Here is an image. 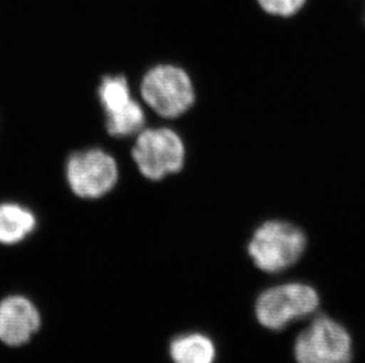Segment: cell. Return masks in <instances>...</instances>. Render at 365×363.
I'll use <instances>...</instances> for the list:
<instances>
[{
    "label": "cell",
    "instance_id": "2",
    "mask_svg": "<svg viewBox=\"0 0 365 363\" xmlns=\"http://www.w3.org/2000/svg\"><path fill=\"white\" fill-rule=\"evenodd\" d=\"M319 294L304 282H286L262 291L255 300L258 322L271 330H282L297 320L312 315L319 305Z\"/></svg>",
    "mask_w": 365,
    "mask_h": 363
},
{
    "label": "cell",
    "instance_id": "12",
    "mask_svg": "<svg viewBox=\"0 0 365 363\" xmlns=\"http://www.w3.org/2000/svg\"><path fill=\"white\" fill-rule=\"evenodd\" d=\"M364 21H365V12H364Z\"/></svg>",
    "mask_w": 365,
    "mask_h": 363
},
{
    "label": "cell",
    "instance_id": "8",
    "mask_svg": "<svg viewBox=\"0 0 365 363\" xmlns=\"http://www.w3.org/2000/svg\"><path fill=\"white\" fill-rule=\"evenodd\" d=\"M41 323L35 305L23 296H11L0 303V340L21 346L35 334Z\"/></svg>",
    "mask_w": 365,
    "mask_h": 363
},
{
    "label": "cell",
    "instance_id": "9",
    "mask_svg": "<svg viewBox=\"0 0 365 363\" xmlns=\"http://www.w3.org/2000/svg\"><path fill=\"white\" fill-rule=\"evenodd\" d=\"M169 354L174 363H214L217 347L213 340L203 332H186L173 340Z\"/></svg>",
    "mask_w": 365,
    "mask_h": 363
},
{
    "label": "cell",
    "instance_id": "10",
    "mask_svg": "<svg viewBox=\"0 0 365 363\" xmlns=\"http://www.w3.org/2000/svg\"><path fill=\"white\" fill-rule=\"evenodd\" d=\"M36 216L17 203L0 204V243L16 244L35 230Z\"/></svg>",
    "mask_w": 365,
    "mask_h": 363
},
{
    "label": "cell",
    "instance_id": "11",
    "mask_svg": "<svg viewBox=\"0 0 365 363\" xmlns=\"http://www.w3.org/2000/svg\"><path fill=\"white\" fill-rule=\"evenodd\" d=\"M262 10L277 17H292L298 14L307 0H258Z\"/></svg>",
    "mask_w": 365,
    "mask_h": 363
},
{
    "label": "cell",
    "instance_id": "7",
    "mask_svg": "<svg viewBox=\"0 0 365 363\" xmlns=\"http://www.w3.org/2000/svg\"><path fill=\"white\" fill-rule=\"evenodd\" d=\"M98 97L106 112V127L114 137L138 134L145 123V111L131 97L123 75H106L98 88Z\"/></svg>",
    "mask_w": 365,
    "mask_h": 363
},
{
    "label": "cell",
    "instance_id": "4",
    "mask_svg": "<svg viewBox=\"0 0 365 363\" xmlns=\"http://www.w3.org/2000/svg\"><path fill=\"white\" fill-rule=\"evenodd\" d=\"M141 93L145 103L165 118H178L195 102V89L190 75L179 66H154L142 79Z\"/></svg>",
    "mask_w": 365,
    "mask_h": 363
},
{
    "label": "cell",
    "instance_id": "1",
    "mask_svg": "<svg viewBox=\"0 0 365 363\" xmlns=\"http://www.w3.org/2000/svg\"><path fill=\"white\" fill-rule=\"evenodd\" d=\"M307 248L303 230L292 223L271 219L255 230L247 244L248 255L260 270L276 274L292 267Z\"/></svg>",
    "mask_w": 365,
    "mask_h": 363
},
{
    "label": "cell",
    "instance_id": "5",
    "mask_svg": "<svg viewBox=\"0 0 365 363\" xmlns=\"http://www.w3.org/2000/svg\"><path fill=\"white\" fill-rule=\"evenodd\" d=\"M138 134L133 158L145 179L160 181L183 168L186 147L178 132L169 127H153Z\"/></svg>",
    "mask_w": 365,
    "mask_h": 363
},
{
    "label": "cell",
    "instance_id": "3",
    "mask_svg": "<svg viewBox=\"0 0 365 363\" xmlns=\"http://www.w3.org/2000/svg\"><path fill=\"white\" fill-rule=\"evenodd\" d=\"M352 339L348 329L330 316L317 315L298 334L293 355L298 363H351Z\"/></svg>",
    "mask_w": 365,
    "mask_h": 363
},
{
    "label": "cell",
    "instance_id": "6",
    "mask_svg": "<svg viewBox=\"0 0 365 363\" xmlns=\"http://www.w3.org/2000/svg\"><path fill=\"white\" fill-rule=\"evenodd\" d=\"M66 179L78 197L100 199L116 184L118 165L110 154L101 149L80 151L68 159Z\"/></svg>",
    "mask_w": 365,
    "mask_h": 363
}]
</instances>
